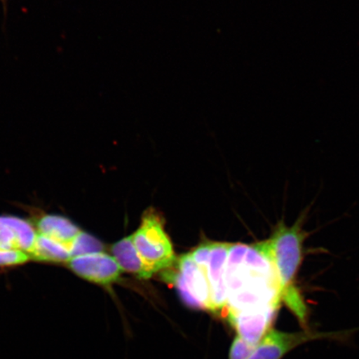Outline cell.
<instances>
[{
  "label": "cell",
  "instance_id": "cell-17",
  "mask_svg": "<svg viewBox=\"0 0 359 359\" xmlns=\"http://www.w3.org/2000/svg\"><path fill=\"white\" fill-rule=\"evenodd\" d=\"M0 4H2L4 19H6L8 8V0H0Z\"/></svg>",
  "mask_w": 359,
  "mask_h": 359
},
{
  "label": "cell",
  "instance_id": "cell-1",
  "mask_svg": "<svg viewBox=\"0 0 359 359\" xmlns=\"http://www.w3.org/2000/svg\"><path fill=\"white\" fill-rule=\"evenodd\" d=\"M226 283V314L280 307V281L272 260L260 242L255 245H231Z\"/></svg>",
  "mask_w": 359,
  "mask_h": 359
},
{
  "label": "cell",
  "instance_id": "cell-15",
  "mask_svg": "<svg viewBox=\"0 0 359 359\" xmlns=\"http://www.w3.org/2000/svg\"><path fill=\"white\" fill-rule=\"evenodd\" d=\"M255 347L237 336L231 345L229 359H248Z\"/></svg>",
  "mask_w": 359,
  "mask_h": 359
},
{
  "label": "cell",
  "instance_id": "cell-2",
  "mask_svg": "<svg viewBox=\"0 0 359 359\" xmlns=\"http://www.w3.org/2000/svg\"><path fill=\"white\" fill-rule=\"evenodd\" d=\"M304 236L297 224H278L269 239L260 242L272 260L286 304L303 325L307 321V305L295 282L302 262Z\"/></svg>",
  "mask_w": 359,
  "mask_h": 359
},
{
  "label": "cell",
  "instance_id": "cell-8",
  "mask_svg": "<svg viewBox=\"0 0 359 359\" xmlns=\"http://www.w3.org/2000/svg\"><path fill=\"white\" fill-rule=\"evenodd\" d=\"M231 244H210L206 277H208L212 311L224 313L227 304L226 269L229 250Z\"/></svg>",
  "mask_w": 359,
  "mask_h": 359
},
{
  "label": "cell",
  "instance_id": "cell-7",
  "mask_svg": "<svg viewBox=\"0 0 359 359\" xmlns=\"http://www.w3.org/2000/svg\"><path fill=\"white\" fill-rule=\"evenodd\" d=\"M280 308L271 307L257 311L227 313L226 316L229 323L241 337L254 346L262 341L269 331L272 330Z\"/></svg>",
  "mask_w": 359,
  "mask_h": 359
},
{
  "label": "cell",
  "instance_id": "cell-10",
  "mask_svg": "<svg viewBox=\"0 0 359 359\" xmlns=\"http://www.w3.org/2000/svg\"><path fill=\"white\" fill-rule=\"evenodd\" d=\"M39 234L69 247L79 235L81 229L64 215L46 214L40 217L35 224Z\"/></svg>",
  "mask_w": 359,
  "mask_h": 359
},
{
  "label": "cell",
  "instance_id": "cell-13",
  "mask_svg": "<svg viewBox=\"0 0 359 359\" xmlns=\"http://www.w3.org/2000/svg\"><path fill=\"white\" fill-rule=\"evenodd\" d=\"M104 245L88 233L81 231L71 245L72 257L88 254L103 252Z\"/></svg>",
  "mask_w": 359,
  "mask_h": 359
},
{
  "label": "cell",
  "instance_id": "cell-3",
  "mask_svg": "<svg viewBox=\"0 0 359 359\" xmlns=\"http://www.w3.org/2000/svg\"><path fill=\"white\" fill-rule=\"evenodd\" d=\"M133 240L143 262L154 273L172 266L176 259L163 222L154 212L143 215L140 227L133 235Z\"/></svg>",
  "mask_w": 359,
  "mask_h": 359
},
{
  "label": "cell",
  "instance_id": "cell-11",
  "mask_svg": "<svg viewBox=\"0 0 359 359\" xmlns=\"http://www.w3.org/2000/svg\"><path fill=\"white\" fill-rule=\"evenodd\" d=\"M111 255L123 271L133 273L140 279H150L154 275L149 267L143 262L136 246L133 235L123 238L111 246Z\"/></svg>",
  "mask_w": 359,
  "mask_h": 359
},
{
  "label": "cell",
  "instance_id": "cell-9",
  "mask_svg": "<svg viewBox=\"0 0 359 359\" xmlns=\"http://www.w3.org/2000/svg\"><path fill=\"white\" fill-rule=\"evenodd\" d=\"M38 232L34 224L15 215L0 217V250H20L29 255Z\"/></svg>",
  "mask_w": 359,
  "mask_h": 359
},
{
  "label": "cell",
  "instance_id": "cell-4",
  "mask_svg": "<svg viewBox=\"0 0 359 359\" xmlns=\"http://www.w3.org/2000/svg\"><path fill=\"white\" fill-rule=\"evenodd\" d=\"M165 279L176 287L180 298L187 306L212 311L208 277L191 253L182 255L178 259L177 271L165 273Z\"/></svg>",
  "mask_w": 359,
  "mask_h": 359
},
{
  "label": "cell",
  "instance_id": "cell-6",
  "mask_svg": "<svg viewBox=\"0 0 359 359\" xmlns=\"http://www.w3.org/2000/svg\"><path fill=\"white\" fill-rule=\"evenodd\" d=\"M342 333H313L304 331L299 333H284V332L271 330L257 345L248 359H281L291 350L299 346L308 341L325 339L339 338Z\"/></svg>",
  "mask_w": 359,
  "mask_h": 359
},
{
  "label": "cell",
  "instance_id": "cell-14",
  "mask_svg": "<svg viewBox=\"0 0 359 359\" xmlns=\"http://www.w3.org/2000/svg\"><path fill=\"white\" fill-rule=\"evenodd\" d=\"M29 259V255L24 251L0 250V267L22 266Z\"/></svg>",
  "mask_w": 359,
  "mask_h": 359
},
{
  "label": "cell",
  "instance_id": "cell-5",
  "mask_svg": "<svg viewBox=\"0 0 359 359\" xmlns=\"http://www.w3.org/2000/svg\"><path fill=\"white\" fill-rule=\"evenodd\" d=\"M67 266L81 279L104 287L118 281L123 272L114 257L104 252L72 257Z\"/></svg>",
  "mask_w": 359,
  "mask_h": 359
},
{
  "label": "cell",
  "instance_id": "cell-16",
  "mask_svg": "<svg viewBox=\"0 0 359 359\" xmlns=\"http://www.w3.org/2000/svg\"><path fill=\"white\" fill-rule=\"evenodd\" d=\"M210 250V244L206 243L201 245L191 253V257L194 259V262L197 264L202 271L205 273L206 275V266H208L209 255Z\"/></svg>",
  "mask_w": 359,
  "mask_h": 359
},
{
  "label": "cell",
  "instance_id": "cell-12",
  "mask_svg": "<svg viewBox=\"0 0 359 359\" xmlns=\"http://www.w3.org/2000/svg\"><path fill=\"white\" fill-rule=\"evenodd\" d=\"M29 257L40 262L60 264L69 262L72 255L69 246L38 233Z\"/></svg>",
  "mask_w": 359,
  "mask_h": 359
}]
</instances>
